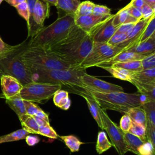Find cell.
<instances>
[{
  "label": "cell",
  "mask_w": 155,
  "mask_h": 155,
  "mask_svg": "<svg viewBox=\"0 0 155 155\" xmlns=\"http://www.w3.org/2000/svg\"><path fill=\"white\" fill-rule=\"evenodd\" d=\"M124 138L128 151L138 155V148L144 142L139 137L129 133L124 132Z\"/></svg>",
  "instance_id": "cell-23"
},
{
  "label": "cell",
  "mask_w": 155,
  "mask_h": 155,
  "mask_svg": "<svg viewBox=\"0 0 155 155\" xmlns=\"http://www.w3.org/2000/svg\"><path fill=\"white\" fill-rule=\"evenodd\" d=\"M110 66H114V67H120V68L126 69L128 71H130L133 73L140 71L143 70L142 64H141V60L116 62V63H114V64H111Z\"/></svg>",
  "instance_id": "cell-30"
},
{
  "label": "cell",
  "mask_w": 155,
  "mask_h": 155,
  "mask_svg": "<svg viewBox=\"0 0 155 155\" xmlns=\"http://www.w3.org/2000/svg\"><path fill=\"white\" fill-rule=\"evenodd\" d=\"M93 45L90 35L74 24L65 39L49 49L67 62L80 65L91 51Z\"/></svg>",
  "instance_id": "cell-1"
},
{
  "label": "cell",
  "mask_w": 155,
  "mask_h": 155,
  "mask_svg": "<svg viewBox=\"0 0 155 155\" xmlns=\"http://www.w3.org/2000/svg\"><path fill=\"white\" fill-rule=\"evenodd\" d=\"M133 120L130 118V116L127 113H125L122 117L120 118V124L119 127L122 130V131L124 133L128 132L131 124H132Z\"/></svg>",
  "instance_id": "cell-42"
},
{
  "label": "cell",
  "mask_w": 155,
  "mask_h": 155,
  "mask_svg": "<svg viewBox=\"0 0 155 155\" xmlns=\"http://www.w3.org/2000/svg\"><path fill=\"white\" fill-rule=\"evenodd\" d=\"M113 145L109 141L106 133L103 131H99L97 134V142L96 145V150L99 154L103 153L110 149Z\"/></svg>",
  "instance_id": "cell-28"
},
{
  "label": "cell",
  "mask_w": 155,
  "mask_h": 155,
  "mask_svg": "<svg viewBox=\"0 0 155 155\" xmlns=\"http://www.w3.org/2000/svg\"><path fill=\"white\" fill-rule=\"evenodd\" d=\"M139 19L131 16L128 12L127 5L120 9L113 18V24L114 27H118L120 25L126 23H136Z\"/></svg>",
  "instance_id": "cell-20"
},
{
  "label": "cell",
  "mask_w": 155,
  "mask_h": 155,
  "mask_svg": "<svg viewBox=\"0 0 155 155\" xmlns=\"http://www.w3.org/2000/svg\"><path fill=\"white\" fill-rule=\"evenodd\" d=\"M80 3V0H58L56 7L66 14L74 15Z\"/></svg>",
  "instance_id": "cell-26"
},
{
  "label": "cell",
  "mask_w": 155,
  "mask_h": 155,
  "mask_svg": "<svg viewBox=\"0 0 155 155\" xmlns=\"http://www.w3.org/2000/svg\"><path fill=\"white\" fill-rule=\"evenodd\" d=\"M43 1L48 2L49 4H51L54 6H56L58 0H43Z\"/></svg>",
  "instance_id": "cell-55"
},
{
  "label": "cell",
  "mask_w": 155,
  "mask_h": 155,
  "mask_svg": "<svg viewBox=\"0 0 155 155\" xmlns=\"http://www.w3.org/2000/svg\"><path fill=\"white\" fill-rule=\"evenodd\" d=\"M137 151L138 155H154V145L147 140L138 148Z\"/></svg>",
  "instance_id": "cell-38"
},
{
  "label": "cell",
  "mask_w": 155,
  "mask_h": 155,
  "mask_svg": "<svg viewBox=\"0 0 155 155\" xmlns=\"http://www.w3.org/2000/svg\"><path fill=\"white\" fill-rule=\"evenodd\" d=\"M4 1H6L8 4L15 7L18 5H19V4L26 1V0H4Z\"/></svg>",
  "instance_id": "cell-53"
},
{
  "label": "cell",
  "mask_w": 155,
  "mask_h": 155,
  "mask_svg": "<svg viewBox=\"0 0 155 155\" xmlns=\"http://www.w3.org/2000/svg\"><path fill=\"white\" fill-rule=\"evenodd\" d=\"M142 19H148L155 14V9H153L147 4L145 3L141 8Z\"/></svg>",
  "instance_id": "cell-47"
},
{
  "label": "cell",
  "mask_w": 155,
  "mask_h": 155,
  "mask_svg": "<svg viewBox=\"0 0 155 155\" xmlns=\"http://www.w3.org/2000/svg\"><path fill=\"white\" fill-rule=\"evenodd\" d=\"M127 113L130 116L133 121L140 124L145 127H146L147 119L145 113L141 106L131 108Z\"/></svg>",
  "instance_id": "cell-27"
},
{
  "label": "cell",
  "mask_w": 155,
  "mask_h": 155,
  "mask_svg": "<svg viewBox=\"0 0 155 155\" xmlns=\"http://www.w3.org/2000/svg\"><path fill=\"white\" fill-rule=\"evenodd\" d=\"M94 4V3L90 1L81 2L76 10L74 16H86L92 14Z\"/></svg>",
  "instance_id": "cell-34"
},
{
  "label": "cell",
  "mask_w": 155,
  "mask_h": 155,
  "mask_svg": "<svg viewBox=\"0 0 155 155\" xmlns=\"http://www.w3.org/2000/svg\"><path fill=\"white\" fill-rule=\"evenodd\" d=\"M155 33V14L153 15L149 19L140 39V42L145 41L153 34Z\"/></svg>",
  "instance_id": "cell-36"
},
{
  "label": "cell",
  "mask_w": 155,
  "mask_h": 155,
  "mask_svg": "<svg viewBox=\"0 0 155 155\" xmlns=\"http://www.w3.org/2000/svg\"><path fill=\"white\" fill-rule=\"evenodd\" d=\"M53 97V101L56 106L64 110H67L70 108L71 101L67 91L63 89H59L54 93Z\"/></svg>",
  "instance_id": "cell-21"
},
{
  "label": "cell",
  "mask_w": 155,
  "mask_h": 155,
  "mask_svg": "<svg viewBox=\"0 0 155 155\" xmlns=\"http://www.w3.org/2000/svg\"><path fill=\"white\" fill-rule=\"evenodd\" d=\"M49 14L50 4L43 0H37L34 7L33 21L38 31L44 27V22L49 17Z\"/></svg>",
  "instance_id": "cell-15"
},
{
  "label": "cell",
  "mask_w": 155,
  "mask_h": 155,
  "mask_svg": "<svg viewBox=\"0 0 155 155\" xmlns=\"http://www.w3.org/2000/svg\"><path fill=\"white\" fill-rule=\"evenodd\" d=\"M0 79L2 92L1 97L7 99L19 94L23 85L16 78L5 74L2 75Z\"/></svg>",
  "instance_id": "cell-13"
},
{
  "label": "cell",
  "mask_w": 155,
  "mask_h": 155,
  "mask_svg": "<svg viewBox=\"0 0 155 155\" xmlns=\"http://www.w3.org/2000/svg\"><path fill=\"white\" fill-rule=\"evenodd\" d=\"M19 119L22 128L25 130L29 133L39 134V126L33 116L25 114L19 117Z\"/></svg>",
  "instance_id": "cell-25"
},
{
  "label": "cell",
  "mask_w": 155,
  "mask_h": 155,
  "mask_svg": "<svg viewBox=\"0 0 155 155\" xmlns=\"http://www.w3.org/2000/svg\"><path fill=\"white\" fill-rule=\"evenodd\" d=\"M37 0H26L28 7L29 10V19H28V23L27 24L28 27V37L27 38H31L33 37L37 32V30L35 26L33 21V14L35 5Z\"/></svg>",
  "instance_id": "cell-31"
},
{
  "label": "cell",
  "mask_w": 155,
  "mask_h": 155,
  "mask_svg": "<svg viewBox=\"0 0 155 155\" xmlns=\"http://www.w3.org/2000/svg\"><path fill=\"white\" fill-rule=\"evenodd\" d=\"M87 90L104 110H111L125 114L130 108L141 106L143 103V97L139 93L130 94L124 91L99 93Z\"/></svg>",
  "instance_id": "cell-5"
},
{
  "label": "cell",
  "mask_w": 155,
  "mask_h": 155,
  "mask_svg": "<svg viewBox=\"0 0 155 155\" xmlns=\"http://www.w3.org/2000/svg\"><path fill=\"white\" fill-rule=\"evenodd\" d=\"M131 78L141 83L155 85V67L134 72Z\"/></svg>",
  "instance_id": "cell-19"
},
{
  "label": "cell",
  "mask_w": 155,
  "mask_h": 155,
  "mask_svg": "<svg viewBox=\"0 0 155 155\" xmlns=\"http://www.w3.org/2000/svg\"><path fill=\"white\" fill-rule=\"evenodd\" d=\"M130 5H131L133 7H135L138 8H142L143 5L145 4L143 0H131V1L130 2Z\"/></svg>",
  "instance_id": "cell-52"
},
{
  "label": "cell",
  "mask_w": 155,
  "mask_h": 155,
  "mask_svg": "<svg viewBox=\"0 0 155 155\" xmlns=\"http://www.w3.org/2000/svg\"><path fill=\"white\" fill-rule=\"evenodd\" d=\"M61 88L60 85L32 82L22 86L19 96L25 101L44 104L51 98L56 91Z\"/></svg>",
  "instance_id": "cell-7"
},
{
  "label": "cell",
  "mask_w": 155,
  "mask_h": 155,
  "mask_svg": "<svg viewBox=\"0 0 155 155\" xmlns=\"http://www.w3.org/2000/svg\"><path fill=\"white\" fill-rule=\"evenodd\" d=\"M101 117L102 120L104 130H105L111 140L113 147H114L119 155H125L128 152L124 138V132L107 114L105 110L100 108Z\"/></svg>",
  "instance_id": "cell-9"
},
{
  "label": "cell",
  "mask_w": 155,
  "mask_h": 155,
  "mask_svg": "<svg viewBox=\"0 0 155 155\" xmlns=\"http://www.w3.org/2000/svg\"><path fill=\"white\" fill-rule=\"evenodd\" d=\"M2 1H4V0H0V4H1V3L2 2Z\"/></svg>",
  "instance_id": "cell-56"
},
{
  "label": "cell",
  "mask_w": 155,
  "mask_h": 155,
  "mask_svg": "<svg viewBox=\"0 0 155 155\" xmlns=\"http://www.w3.org/2000/svg\"><path fill=\"white\" fill-rule=\"evenodd\" d=\"M18 14L22 17L27 22V24L28 23V19H29V10L27 3L26 1L23 2L17 6L15 7Z\"/></svg>",
  "instance_id": "cell-41"
},
{
  "label": "cell",
  "mask_w": 155,
  "mask_h": 155,
  "mask_svg": "<svg viewBox=\"0 0 155 155\" xmlns=\"http://www.w3.org/2000/svg\"><path fill=\"white\" fill-rule=\"evenodd\" d=\"M142 69H148L155 67V52L151 53L141 60Z\"/></svg>",
  "instance_id": "cell-40"
},
{
  "label": "cell",
  "mask_w": 155,
  "mask_h": 155,
  "mask_svg": "<svg viewBox=\"0 0 155 155\" xmlns=\"http://www.w3.org/2000/svg\"><path fill=\"white\" fill-rule=\"evenodd\" d=\"M81 81L84 88L92 91L99 93L124 91L122 87L104 81L87 73L82 76Z\"/></svg>",
  "instance_id": "cell-10"
},
{
  "label": "cell",
  "mask_w": 155,
  "mask_h": 155,
  "mask_svg": "<svg viewBox=\"0 0 155 155\" xmlns=\"http://www.w3.org/2000/svg\"><path fill=\"white\" fill-rule=\"evenodd\" d=\"M73 93L81 96L85 99L91 114L92 115L93 117L97 124L99 127L102 130H104L102 120L101 119L100 114L101 107H99L97 102L95 101V99L88 92L87 89L84 88L76 89L74 91Z\"/></svg>",
  "instance_id": "cell-14"
},
{
  "label": "cell",
  "mask_w": 155,
  "mask_h": 155,
  "mask_svg": "<svg viewBox=\"0 0 155 155\" xmlns=\"http://www.w3.org/2000/svg\"><path fill=\"white\" fill-rule=\"evenodd\" d=\"M39 134L46 136L51 139H58V135L55 130L50 125V124H46L39 126Z\"/></svg>",
  "instance_id": "cell-37"
},
{
  "label": "cell",
  "mask_w": 155,
  "mask_h": 155,
  "mask_svg": "<svg viewBox=\"0 0 155 155\" xmlns=\"http://www.w3.org/2000/svg\"><path fill=\"white\" fill-rule=\"evenodd\" d=\"M127 50L143 55H148L151 53H154L155 33L145 41L138 42Z\"/></svg>",
  "instance_id": "cell-16"
},
{
  "label": "cell",
  "mask_w": 155,
  "mask_h": 155,
  "mask_svg": "<svg viewBox=\"0 0 155 155\" xmlns=\"http://www.w3.org/2000/svg\"><path fill=\"white\" fill-rule=\"evenodd\" d=\"M128 132L139 137L144 142L148 140L147 138V135H146L145 127L140 124L133 121L131 126Z\"/></svg>",
  "instance_id": "cell-35"
},
{
  "label": "cell",
  "mask_w": 155,
  "mask_h": 155,
  "mask_svg": "<svg viewBox=\"0 0 155 155\" xmlns=\"http://www.w3.org/2000/svg\"><path fill=\"white\" fill-rule=\"evenodd\" d=\"M141 107L145 113L147 120L155 127V101L144 102Z\"/></svg>",
  "instance_id": "cell-32"
},
{
  "label": "cell",
  "mask_w": 155,
  "mask_h": 155,
  "mask_svg": "<svg viewBox=\"0 0 155 155\" xmlns=\"http://www.w3.org/2000/svg\"><path fill=\"white\" fill-rule=\"evenodd\" d=\"M26 114L31 116H33L36 113H38L41 109L36 105L35 102L24 100Z\"/></svg>",
  "instance_id": "cell-43"
},
{
  "label": "cell",
  "mask_w": 155,
  "mask_h": 155,
  "mask_svg": "<svg viewBox=\"0 0 155 155\" xmlns=\"http://www.w3.org/2000/svg\"><path fill=\"white\" fill-rule=\"evenodd\" d=\"M15 47V45H10L4 42L0 37V59H3Z\"/></svg>",
  "instance_id": "cell-46"
},
{
  "label": "cell",
  "mask_w": 155,
  "mask_h": 155,
  "mask_svg": "<svg viewBox=\"0 0 155 155\" xmlns=\"http://www.w3.org/2000/svg\"><path fill=\"white\" fill-rule=\"evenodd\" d=\"M124 49L118 46H111L107 43L93 42L92 48L80 66L87 69L103 65Z\"/></svg>",
  "instance_id": "cell-8"
},
{
  "label": "cell",
  "mask_w": 155,
  "mask_h": 155,
  "mask_svg": "<svg viewBox=\"0 0 155 155\" xmlns=\"http://www.w3.org/2000/svg\"><path fill=\"white\" fill-rule=\"evenodd\" d=\"M136 24V23H135ZM135 24L133 23H126V24H123L120 25V26L118 27L116 33H125V34H128L131 30L132 29L133 27Z\"/></svg>",
  "instance_id": "cell-50"
},
{
  "label": "cell",
  "mask_w": 155,
  "mask_h": 155,
  "mask_svg": "<svg viewBox=\"0 0 155 155\" xmlns=\"http://www.w3.org/2000/svg\"><path fill=\"white\" fill-rule=\"evenodd\" d=\"M5 102L16 113L18 117L26 114L24 99L19 96V94L5 99Z\"/></svg>",
  "instance_id": "cell-24"
},
{
  "label": "cell",
  "mask_w": 155,
  "mask_h": 155,
  "mask_svg": "<svg viewBox=\"0 0 155 155\" xmlns=\"http://www.w3.org/2000/svg\"><path fill=\"white\" fill-rule=\"evenodd\" d=\"M127 5V10L128 13L133 17L137 19H142V13H141V9L136 8L135 7L132 6L129 3Z\"/></svg>",
  "instance_id": "cell-49"
},
{
  "label": "cell",
  "mask_w": 155,
  "mask_h": 155,
  "mask_svg": "<svg viewBox=\"0 0 155 155\" xmlns=\"http://www.w3.org/2000/svg\"><path fill=\"white\" fill-rule=\"evenodd\" d=\"M147 55L140 54L139 53H136L134 52L130 51L128 50H124L117 54H116L114 57H113L111 59H110L107 63L99 65V67L101 66H110L111 64L116 62H127L130 61H136V60H142L143 58H145Z\"/></svg>",
  "instance_id": "cell-18"
},
{
  "label": "cell",
  "mask_w": 155,
  "mask_h": 155,
  "mask_svg": "<svg viewBox=\"0 0 155 155\" xmlns=\"http://www.w3.org/2000/svg\"><path fill=\"white\" fill-rule=\"evenodd\" d=\"M74 25V15L65 14L51 24L43 27L28 40V45L49 49L65 39Z\"/></svg>",
  "instance_id": "cell-3"
},
{
  "label": "cell",
  "mask_w": 155,
  "mask_h": 155,
  "mask_svg": "<svg viewBox=\"0 0 155 155\" xmlns=\"http://www.w3.org/2000/svg\"><path fill=\"white\" fill-rule=\"evenodd\" d=\"M30 70L33 82L60 85L62 88H64L63 90L70 93L76 88H84L81 78L86 73V69L80 65L68 69L36 68Z\"/></svg>",
  "instance_id": "cell-2"
},
{
  "label": "cell",
  "mask_w": 155,
  "mask_h": 155,
  "mask_svg": "<svg viewBox=\"0 0 155 155\" xmlns=\"http://www.w3.org/2000/svg\"><path fill=\"white\" fill-rule=\"evenodd\" d=\"M129 82L137 88L139 93L143 97V103L155 101V85L141 83L131 78Z\"/></svg>",
  "instance_id": "cell-17"
},
{
  "label": "cell",
  "mask_w": 155,
  "mask_h": 155,
  "mask_svg": "<svg viewBox=\"0 0 155 155\" xmlns=\"http://www.w3.org/2000/svg\"><path fill=\"white\" fill-rule=\"evenodd\" d=\"M127 38V35L125 33H115L111 38L107 42L111 46H117L120 44L124 42Z\"/></svg>",
  "instance_id": "cell-39"
},
{
  "label": "cell",
  "mask_w": 155,
  "mask_h": 155,
  "mask_svg": "<svg viewBox=\"0 0 155 155\" xmlns=\"http://www.w3.org/2000/svg\"><path fill=\"white\" fill-rule=\"evenodd\" d=\"M22 58L30 70L36 68L68 69L78 66L64 60L50 49L30 46L28 44L22 52Z\"/></svg>",
  "instance_id": "cell-4"
},
{
  "label": "cell",
  "mask_w": 155,
  "mask_h": 155,
  "mask_svg": "<svg viewBox=\"0 0 155 155\" xmlns=\"http://www.w3.org/2000/svg\"><path fill=\"white\" fill-rule=\"evenodd\" d=\"M28 38L15 45L3 59H0V77L10 75L16 78L22 85L32 82L31 73L22 58V54L28 44Z\"/></svg>",
  "instance_id": "cell-6"
},
{
  "label": "cell",
  "mask_w": 155,
  "mask_h": 155,
  "mask_svg": "<svg viewBox=\"0 0 155 155\" xmlns=\"http://www.w3.org/2000/svg\"><path fill=\"white\" fill-rule=\"evenodd\" d=\"M144 2L149 5L153 9H155V0H143Z\"/></svg>",
  "instance_id": "cell-54"
},
{
  "label": "cell",
  "mask_w": 155,
  "mask_h": 155,
  "mask_svg": "<svg viewBox=\"0 0 155 155\" xmlns=\"http://www.w3.org/2000/svg\"><path fill=\"white\" fill-rule=\"evenodd\" d=\"M33 117L38 124L39 126L50 124V121L47 114L45 113L42 109L38 113L34 115Z\"/></svg>",
  "instance_id": "cell-44"
},
{
  "label": "cell",
  "mask_w": 155,
  "mask_h": 155,
  "mask_svg": "<svg viewBox=\"0 0 155 155\" xmlns=\"http://www.w3.org/2000/svg\"><path fill=\"white\" fill-rule=\"evenodd\" d=\"M111 9L107 6L94 4L92 13L97 15H110Z\"/></svg>",
  "instance_id": "cell-48"
},
{
  "label": "cell",
  "mask_w": 155,
  "mask_h": 155,
  "mask_svg": "<svg viewBox=\"0 0 155 155\" xmlns=\"http://www.w3.org/2000/svg\"><path fill=\"white\" fill-rule=\"evenodd\" d=\"M101 68L107 71L110 74L117 79L130 82L133 72L126 69L114 66H101Z\"/></svg>",
  "instance_id": "cell-22"
},
{
  "label": "cell",
  "mask_w": 155,
  "mask_h": 155,
  "mask_svg": "<svg viewBox=\"0 0 155 155\" xmlns=\"http://www.w3.org/2000/svg\"><path fill=\"white\" fill-rule=\"evenodd\" d=\"M111 16L107 21L96 27L89 33L93 42L107 43L111 37L116 33L118 27L113 24V18Z\"/></svg>",
  "instance_id": "cell-11"
},
{
  "label": "cell",
  "mask_w": 155,
  "mask_h": 155,
  "mask_svg": "<svg viewBox=\"0 0 155 155\" xmlns=\"http://www.w3.org/2000/svg\"><path fill=\"white\" fill-rule=\"evenodd\" d=\"M30 133L24 128L17 130L9 134L0 136V143L24 139Z\"/></svg>",
  "instance_id": "cell-29"
},
{
  "label": "cell",
  "mask_w": 155,
  "mask_h": 155,
  "mask_svg": "<svg viewBox=\"0 0 155 155\" xmlns=\"http://www.w3.org/2000/svg\"><path fill=\"white\" fill-rule=\"evenodd\" d=\"M145 129L147 140L155 146V127L153 126L147 120Z\"/></svg>",
  "instance_id": "cell-45"
},
{
  "label": "cell",
  "mask_w": 155,
  "mask_h": 155,
  "mask_svg": "<svg viewBox=\"0 0 155 155\" xmlns=\"http://www.w3.org/2000/svg\"><path fill=\"white\" fill-rule=\"evenodd\" d=\"M60 137L72 153L78 151L79 150L80 146L83 143L76 136L73 135L64 136H61Z\"/></svg>",
  "instance_id": "cell-33"
},
{
  "label": "cell",
  "mask_w": 155,
  "mask_h": 155,
  "mask_svg": "<svg viewBox=\"0 0 155 155\" xmlns=\"http://www.w3.org/2000/svg\"><path fill=\"white\" fill-rule=\"evenodd\" d=\"M25 139V141H26L27 143L29 146H34L35 145L39 143V142L40 140L38 136H30L29 134L26 136Z\"/></svg>",
  "instance_id": "cell-51"
},
{
  "label": "cell",
  "mask_w": 155,
  "mask_h": 155,
  "mask_svg": "<svg viewBox=\"0 0 155 155\" xmlns=\"http://www.w3.org/2000/svg\"><path fill=\"white\" fill-rule=\"evenodd\" d=\"M113 15H97L91 14L86 16H74V24L89 34L97 25L107 21Z\"/></svg>",
  "instance_id": "cell-12"
}]
</instances>
